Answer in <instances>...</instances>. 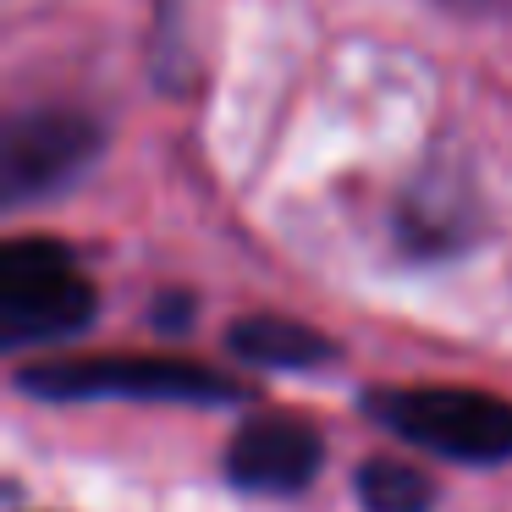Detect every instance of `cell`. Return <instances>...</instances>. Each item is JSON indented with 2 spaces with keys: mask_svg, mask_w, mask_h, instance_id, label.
<instances>
[{
  "mask_svg": "<svg viewBox=\"0 0 512 512\" xmlns=\"http://www.w3.org/2000/svg\"><path fill=\"white\" fill-rule=\"evenodd\" d=\"M94 314V287L61 243H12L0 259V325L12 342L72 336Z\"/></svg>",
  "mask_w": 512,
  "mask_h": 512,
  "instance_id": "6da1fadb",
  "label": "cell"
},
{
  "mask_svg": "<svg viewBox=\"0 0 512 512\" xmlns=\"http://www.w3.org/2000/svg\"><path fill=\"white\" fill-rule=\"evenodd\" d=\"M391 430L457 463H501L512 457V408L485 391H397L380 402Z\"/></svg>",
  "mask_w": 512,
  "mask_h": 512,
  "instance_id": "7a4b0ae2",
  "label": "cell"
},
{
  "mask_svg": "<svg viewBox=\"0 0 512 512\" xmlns=\"http://www.w3.org/2000/svg\"><path fill=\"white\" fill-rule=\"evenodd\" d=\"M320 463V441L292 419H259L232 441V479L254 490H298L314 479Z\"/></svg>",
  "mask_w": 512,
  "mask_h": 512,
  "instance_id": "3957f363",
  "label": "cell"
},
{
  "mask_svg": "<svg viewBox=\"0 0 512 512\" xmlns=\"http://www.w3.org/2000/svg\"><path fill=\"white\" fill-rule=\"evenodd\" d=\"M358 496H364L369 512H424L430 507V479L419 468H402V463H369L364 479H358Z\"/></svg>",
  "mask_w": 512,
  "mask_h": 512,
  "instance_id": "277c9868",
  "label": "cell"
}]
</instances>
